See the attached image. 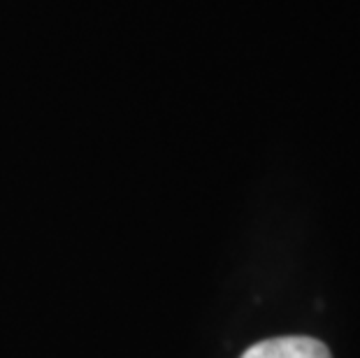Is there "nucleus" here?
<instances>
[{
  "instance_id": "1",
  "label": "nucleus",
  "mask_w": 360,
  "mask_h": 358,
  "mask_svg": "<svg viewBox=\"0 0 360 358\" xmlns=\"http://www.w3.org/2000/svg\"><path fill=\"white\" fill-rule=\"evenodd\" d=\"M242 358H333L323 342L314 338H274L249 347Z\"/></svg>"
}]
</instances>
